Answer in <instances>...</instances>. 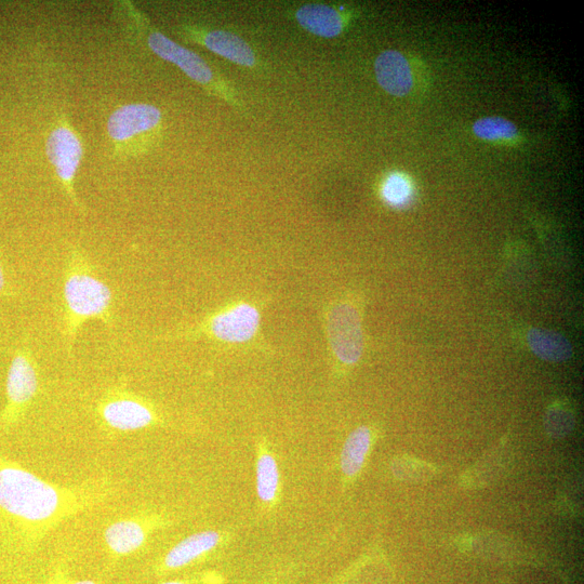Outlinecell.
<instances>
[{
  "instance_id": "cell-1",
  "label": "cell",
  "mask_w": 584,
  "mask_h": 584,
  "mask_svg": "<svg viewBox=\"0 0 584 584\" xmlns=\"http://www.w3.org/2000/svg\"><path fill=\"white\" fill-rule=\"evenodd\" d=\"M111 288L98 276L86 252L73 246L66 257L62 286V335L66 352L73 354L79 330L90 320L113 329Z\"/></svg>"
},
{
  "instance_id": "cell-2",
  "label": "cell",
  "mask_w": 584,
  "mask_h": 584,
  "mask_svg": "<svg viewBox=\"0 0 584 584\" xmlns=\"http://www.w3.org/2000/svg\"><path fill=\"white\" fill-rule=\"evenodd\" d=\"M115 13L128 32L157 57L178 66L209 95L227 102L238 112H245L246 106L243 100L227 78L212 69L210 64L196 52L171 41L169 37L159 32L148 16L134 4L118 2L115 4Z\"/></svg>"
},
{
  "instance_id": "cell-3",
  "label": "cell",
  "mask_w": 584,
  "mask_h": 584,
  "mask_svg": "<svg viewBox=\"0 0 584 584\" xmlns=\"http://www.w3.org/2000/svg\"><path fill=\"white\" fill-rule=\"evenodd\" d=\"M163 112L149 103L119 106L109 117V139L117 158L138 157L148 153L161 141Z\"/></svg>"
},
{
  "instance_id": "cell-4",
  "label": "cell",
  "mask_w": 584,
  "mask_h": 584,
  "mask_svg": "<svg viewBox=\"0 0 584 584\" xmlns=\"http://www.w3.org/2000/svg\"><path fill=\"white\" fill-rule=\"evenodd\" d=\"M58 490L16 467L0 469V509L28 522L47 521L60 508Z\"/></svg>"
},
{
  "instance_id": "cell-5",
  "label": "cell",
  "mask_w": 584,
  "mask_h": 584,
  "mask_svg": "<svg viewBox=\"0 0 584 584\" xmlns=\"http://www.w3.org/2000/svg\"><path fill=\"white\" fill-rule=\"evenodd\" d=\"M46 154L64 193L77 210L84 214L85 208L75 191V179L85 155V148L81 136L65 116L59 118L56 126L49 132Z\"/></svg>"
},
{
  "instance_id": "cell-6",
  "label": "cell",
  "mask_w": 584,
  "mask_h": 584,
  "mask_svg": "<svg viewBox=\"0 0 584 584\" xmlns=\"http://www.w3.org/2000/svg\"><path fill=\"white\" fill-rule=\"evenodd\" d=\"M38 390V375L35 358L29 345H21L13 355L7 375V406L2 420L3 426H11L20 419Z\"/></svg>"
},
{
  "instance_id": "cell-7",
  "label": "cell",
  "mask_w": 584,
  "mask_h": 584,
  "mask_svg": "<svg viewBox=\"0 0 584 584\" xmlns=\"http://www.w3.org/2000/svg\"><path fill=\"white\" fill-rule=\"evenodd\" d=\"M177 34L184 41L203 46L215 55L247 69H257L259 61L256 52L236 34L204 26L184 23L178 26Z\"/></svg>"
},
{
  "instance_id": "cell-8",
  "label": "cell",
  "mask_w": 584,
  "mask_h": 584,
  "mask_svg": "<svg viewBox=\"0 0 584 584\" xmlns=\"http://www.w3.org/2000/svg\"><path fill=\"white\" fill-rule=\"evenodd\" d=\"M331 347L339 361L353 365L364 351V336L360 314L349 303H339L328 316Z\"/></svg>"
},
{
  "instance_id": "cell-9",
  "label": "cell",
  "mask_w": 584,
  "mask_h": 584,
  "mask_svg": "<svg viewBox=\"0 0 584 584\" xmlns=\"http://www.w3.org/2000/svg\"><path fill=\"white\" fill-rule=\"evenodd\" d=\"M260 325V314L249 304L236 305L233 309L221 312L199 330L208 333L219 340L241 343L249 341L257 333Z\"/></svg>"
},
{
  "instance_id": "cell-10",
  "label": "cell",
  "mask_w": 584,
  "mask_h": 584,
  "mask_svg": "<svg viewBox=\"0 0 584 584\" xmlns=\"http://www.w3.org/2000/svg\"><path fill=\"white\" fill-rule=\"evenodd\" d=\"M101 416L108 426L119 431H135L151 426L153 410L128 394L116 393L101 405Z\"/></svg>"
},
{
  "instance_id": "cell-11",
  "label": "cell",
  "mask_w": 584,
  "mask_h": 584,
  "mask_svg": "<svg viewBox=\"0 0 584 584\" xmlns=\"http://www.w3.org/2000/svg\"><path fill=\"white\" fill-rule=\"evenodd\" d=\"M294 17L302 29L323 38H335L347 28L349 17L335 6L307 4L299 7Z\"/></svg>"
},
{
  "instance_id": "cell-12",
  "label": "cell",
  "mask_w": 584,
  "mask_h": 584,
  "mask_svg": "<svg viewBox=\"0 0 584 584\" xmlns=\"http://www.w3.org/2000/svg\"><path fill=\"white\" fill-rule=\"evenodd\" d=\"M377 81L384 91L394 97H405L414 87L413 70L403 53L387 50L375 62Z\"/></svg>"
},
{
  "instance_id": "cell-13",
  "label": "cell",
  "mask_w": 584,
  "mask_h": 584,
  "mask_svg": "<svg viewBox=\"0 0 584 584\" xmlns=\"http://www.w3.org/2000/svg\"><path fill=\"white\" fill-rule=\"evenodd\" d=\"M526 338L530 350L543 361L566 362L574 354L572 343L555 331L534 328L528 331Z\"/></svg>"
},
{
  "instance_id": "cell-14",
  "label": "cell",
  "mask_w": 584,
  "mask_h": 584,
  "mask_svg": "<svg viewBox=\"0 0 584 584\" xmlns=\"http://www.w3.org/2000/svg\"><path fill=\"white\" fill-rule=\"evenodd\" d=\"M220 535L215 532L195 534L181 541L166 556L165 563L169 568H179L197 559L218 546Z\"/></svg>"
},
{
  "instance_id": "cell-15",
  "label": "cell",
  "mask_w": 584,
  "mask_h": 584,
  "mask_svg": "<svg viewBox=\"0 0 584 584\" xmlns=\"http://www.w3.org/2000/svg\"><path fill=\"white\" fill-rule=\"evenodd\" d=\"M371 444V432L367 427L353 431L345 442L341 455V469L347 476H354L363 468Z\"/></svg>"
},
{
  "instance_id": "cell-16",
  "label": "cell",
  "mask_w": 584,
  "mask_h": 584,
  "mask_svg": "<svg viewBox=\"0 0 584 584\" xmlns=\"http://www.w3.org/2000/svg\"><path fill=\"white\" fill-rule=\"evenodd\" d=\"M106 542L118 554L134 552L142 546L145 534L142 527L135 522H118L106 530Z\"/></svg>"
},
{
  "instance_id": "cell-17",
  "label": "cell",
  "mask_w": 584,
  "mask_h": 584,
  "mask_svg": "<svg viewBox=\"0 0 584 584\" xmlns=\"http://www.w3.org/2000/svg\"><path fill=\"white\" fill-rule=\"evenodd\" d=\"M381 196L388 205L394 208H404L410 204L414 197L413 183L407 176L400 174V172H394L383 181Z\"/></svg>"
},
{
  "instance_id": "cell-18",
  "label": "cell",
  "mask_w": 584,
  "mask_h": 584,
  "mask_svg": "<svg viewBox=\"0 0 584 584\" xmlns=\"http://www.w3.org/2000/svg\"><path fill=\"white\" fill-rule=\"evenodd\" d=\"M280 484L276 460L269 454L261 455L257 463V490L263 502H272Z\"/></svg>"
},
{
  "instance_id": "cell-19",
  "label": "cell",
  "mask_w": 584,
  "mask_h": 584,
  "mask_svg": "<svg viewBox=\"0 0 584 584\" xmlns=\"http://www.w3.org/2000/svg\"><path fill=\"white\" fill-rule=\"evenodd\" d=\"M473 131L476 137L487 141L511 140L517 135L516 126L503 117H484L479 119Z\"/></svg>"
},
{
  "instance_id": "cell-20",
  "label": "cell",
  "mask_w": 584,
  "mask_h": 584,
  "mask_svg": "<svg viewBox=\"0 0 584 584\" xmlns=\"http://www.w3.org/2000/svg\"><path fill=\"white\" fill-rule=\"evenodd\" d=\"M575 419L572 411L563 407H553L546 417V428L553 437H563L574 429Z\"/></svg>"
},
{
  "instance_id": "cell-21",
  "label": "cell",
  "mask_w": 584,
  "mask_h": 584,
  "mask_svg": "<svg viewBox=\"0 0 584 584\" xmlns=\"http://www.w3.org/2000/svg\"><path fill=\"white\" fill-rule=\"evenodd\" d=\"M0 297L6 298L16 297L15 289H13L8 282V278L2 261H0Z\"/></svg>"
},
{
  "instance_id": "cell-22",
  "label": "cell",
  "mask_w": 584,
  "mask_h": 584,
  "mask_svg": "<svg viewBox=\"0 0 584 584\" xmlns=\"http://www.w3.org/2000/svg\"><path fill=\"white\" fill-rule=\"evenodd\" d=\"M76 584H95L92 581H81V582H77Z\"/></svg>"
},
{
  "instance_id": "cell-23",
  "label": "cell",
  "mask_w": 584,
  "mask_h": 584,
  "mask_svg": "<svg viewBox=\"0 0 584 584\" xmlns=\"http://www.w3.org/2000/svg\"><path fill=\"white\" fill-rule=\"evenodd\" d=\"M163 584H183V583H180V582H166V583H163Z\"/></svg>"
}]
</instances>
